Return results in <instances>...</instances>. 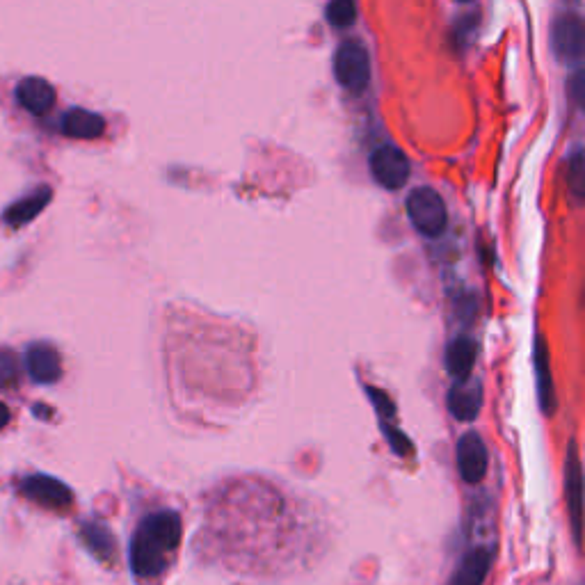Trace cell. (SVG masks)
Masks as SVG:
<instances>
[{
  "label": "cell",
  "mask_w": 585,
  "mask_h": 585,
  "mask_svg": "<svg viewBox=\"0 0 585 585\" xmlns=\"http://www.w3.org/2000/svg\"><path fill=\"white\" fill-rule=\"evenodd\" d=\"M565 494H567V512H570L572 535L576 547H581V526H583V471L576 444L570 446L565 460Z\"/></svg>",
  "instance_id": "ba28073f"
},
{
  "label": "cell",
  "mask_w": 585,
  "mask_h": 585,
  "mask_svg": "<svg viewBox=\"0 0 585 585\" xmlns=\"http://www.w3.org/2000/svg\"><path fill=\"white\" fill-rule=\"evenodd\" d=\"M19 380V359L12 350L0 348V389L14 387Z\"/></svg>",
  "instance_id": "ffe728a7"
},
{
  "label": "cell",
  "mask_w": 585,
  "mask_h": 585,
  "mask_svg": "<svg viewBox=\"0 0 585 585\" xmlns=\"http://www.w3.org/2000/svg\"><path fill=\"white\" fill-rule=\"evenodd\" d=\"M51 197H53L51 188H46V186L37 188L35 192H30V195L21 197L19 202H16V204H12L10 208H7L3 218H5L7 224H10L12 229L26 227L28 222L35 220L37 215L44 211V208L48 206V202H51Z\"/></svg>",
  "instance_id": "2e32d148"
},
{
  "label": "cell",
  "mask_w": 585,
  "mask_h": 585,
  "mask_svg": "<svg viewBox=\"0 0 585 585\" xmlns=\"http://www.w3.org/2000/svg\"><path fill=\"white\" fill-rule=\"evenodd\" d=\"M476 366V343L469 336H458L446 348V368L453 380H464L474 373Z\"/></svg>",
  "instance_id": "e0dca14e"
},
{
  "label": "cell",
  "mask_w": 585,
  "mask_h": 585,
  "mask_svg": "<svg viewBox=\"0 0 585 585\" xmlns=\"http://www.w3.org/2000/svg\"><path fill=\"white\" fill-rule=\"evenodd\" d=\"M7 423H10V407L5 403H0V430H3Z\"/></svg>",
  "instance_id": "7402d4cb"
},
{
  "label": "cell",
  "mask_w": 585,
  "mask_h": 585,
  "mask_svg": "<svg viewBox=\"0 0 585 585\" xmlns=\"http://www.w3.org/2000/svg\"><path fill=\"white\" fill-rule=\"evenodd\" d=\"M371 174L373 179L380 183L382 188L387 190H400L410 181L412 174V163L403 151L394 144H382L371 154Z\"/></svg>",
  "instance_id": "277c9868"
},
{
  "label": "cell",
  "mask_w": 585,
  "mask_h": 585,
  "mask_svg": "<svg viewBox=\"0 0 585 585\" xmlns=\"http://www.w3.org/2000/svg\"><path fill=\"white\" fill-rule=\"evenodd\" d=\"M583 23L576 14H563L551 28V46L560 62L579 64L583 58Z\"/></svg>",
  "instance_id": "8992f818"
},
{
  "label": "cell",
  "mask_w": 585,
  "mask_h": 585,
  "mask_svg": "<svg viewBox=\"0 0 585 585\" xmlns=\"http://www.w3.org/2000/svg\"><path fill=\"white\" fill-rule=\"evenodd\" d=\"M570 186L574 190L576 197L583 195V158H581V151H576L570 160Z\"/></svg>",
  "instance_id": "44dd1931"
},
{
  "label": "cell",
  "mask_w": 585,
  "mask_h": 585,
  "mask_svg": "<svg viewBox=\"0 0 585 585\" xmlns=\"http://www.w3.org/2000/svg\"><path fill=\"white\" fill-rule=\"evenodd\" d=\"M407 218L419 234L439 238L446 231L448 211L442 195L432 188H416L407 197Z\"/></svg>",
  "instance_id": "7a4b0ae2"
},
{
  "label": "cell",
  "mask_w": 585,
  "mask_h": 585,
  "mask_svg": "<svg viewBox=\"0 0 585 585\" xmlns=\"http://www.w3.org/2000/svg\"><path fill=\"white\" fill-rule=\"evenodd\" d=\"M458 3H471V0H458Z\"/></svg>",
  "instance_id": "603a6c76"
},
{
  "label": "cell",
  "mask_w": 585,
  "mask_h": 585,
  "mask_svg": "<svg viewBox=\"0 0 585 585\" xmlns=\"http://www.w3.org/2000/svg\"><path fill=\"white\" fill-rule=\"evenodd\" d=\"M325 19L332 28H350L357 19V3L355 0H330L325 10Z\"/></svg>",
  "instance_id": "d6986e66"
},
{
  "label": "cell",
  "mask_w": 585,
  "mask_h": 585,
  "mask_svg": "<svg viewBox=\"0 0 585 585\" xmlns=\"http://www.w3.org/2000/svg\"><path fill=\"white\" fill-rule=\"evenodd\" d=\"M368 391V398H371V403L375 405V410H378L380 416V428H382V435L387 437L389 446L394 448L396 455H410L412 453V442L403 435V430L396 428V407L391 403V398L384 394V391L375 389V387H366Z\"/></svg>",
  "instance_id": "8fae6325"
},
{
  "label": "cell",
  "mask_w": 585,
  "mask_h": 585,
  "mask_svg": "<svg viewBox=\"0 0 585 585\" xmlns=\"http://www.w3.org/2000/svg\"><path fill=\"white\" fill-rule=\"evenodd\" d=\"M80 538H83L85 547L92 551V554L103 560V563H110L115 558V538L103 524L96 522H87L80 528Z\"/></svg>",
  "instance_id": "ac0fdd59"
},
{
  "label": "cell",
  "mask_w": 585,
  "mask_h": 585,
  "mask_svg": "<svg viewBox=\"0 0 585 585\" xmlns=\"http://www.w3.org/2000/svg\"><path fill=\"white\" fill-rule=\"evenodd\" d=\"M533 368H535V382H538V400L544 414L556 412V387L554 375H551V355L544 336H535L533 346Z\"/></svg>",
  "instance_id": "30bf717a"
},
{
  "label": "cell",
  "mask_w": 585,
  "mask_h": 585,
  "mask_svg": "<svg viewBox=\"0 0 585 585\" xmlns=\"http://www.w3.org/2000/svg\"><path fill=\"white\" fill-rule=\"evenodd\" d=\"M106 131V122L101 115L85 108H71L62 117V133L74 140H96Z\"/></svg>",
  "instance_id": "9a60e30c"
},
{
  "label": "cell",
  "mask_w": 585,
  "mask_h": 585,
  "mask_svg": "<svg viewBox=\"0 0 585 585\" xmlns=\"http://www.w3.org/2000/svg\"><path fill=\"white\" fill-rule=\"evenodd\" d=\"M26 366L32 382L55 384L62 378V362L58 350L48 343H32L26 352Z\"/></svg>",
  "instance_id": "4fadbf2b"
},
{
  "label": "cell",
  "mask_w": 585,
  "mask_h": 585,
  "mask_svg": "<svg viewBox=\"0 0 585 585\" xmlns=\"http://www.w3.org/2000/svg\"><path fill=\"white\" fill-rule=\"evenodd\" d=\"M21 494L30 499L37 506L48 508V510H64L74 503V492L69 490L62 480L53 476H30L21 483Z\"/></svg>",
  "instance_id": "52a82bcc"
},
{
  "label": "cell",
  "mask_w": 585,
  "mask_h": 585,
  "mask_svg": "<svg viewBox=\"0 0 585 585\" xmlns=\"http://www.w3.org/2000/svg\"><path fill=\"white\" fill-rule=\"evenodd\" d=\"M183 535V522L179 512L160 510L144 517L135 528L128 560L138 579H158L167 570L174 551L179 549Z\"/></svg>",
  "instance_id": "6da1fadb"
},
{
  "label": "cell",
  "mask_w": 585,
  "mask_h": 585,
  "mask_svg": "<svg viewBox=\"0 0 585 585\" xmlns=\"http://www.w3.org/2000/svg\"><path fill=\"white\" fill-rule=\"evenodd\" d=\"M334 76L343 90L362 94L371 80V58L362 42L346 39L334 53Z\"/></svg>",
  "instance_id": "3957f363"
},
{
  "label": "cell",
  "mask_w": 585,
  "mask_h": 585,
  "mask_svg": "<svg viewBox=\"0 0 585 585\" xmlns=\"http://www.w3.org/2000/svg\"><path fill=\"white\" fill-rule=\"evenodd\" d=\"M483 407V384L474 373L464 380H455V384L448 391V410L458 421H474Z\"/></svg>",
  "instance_id": "9c48e42d"
},
{
  "label": "cell",
  "mask_w": 585,
  "mask_h": 585,
  "mask_svg": "<svg viewBox=\"0 0 585 585\" xmlns=\"http://www.w3.org/2000/svg\"><path fill=\"white\" fill-rule=\"evenodd\" d=\"M16 101L21 103L23 110H28L30 115L42 117L46 112H51L55 101H58V94H55L53 85L44 78L30 76L23 78L19 85H16Z\"/></svg>",
  "instance_id": "7c38bea8"
},
{
  "label": "cell",
  "mask_w": 585,
  "mask_h": 585,
  "mask_svg": "<svg viewBox=\"0 0 585 585\" xmlns=\"http://www.w3.org/2000/svg\"><path fill=\"white\" fill-rule=\"evenodd\" d=\"M492 570V551L487 547H476L467 551L455 567L453 579L448 585H485L487 574Z\"/></svg>",
  "instance_id": "5bb4252c"
},
{
  "label": "cell",
  "mask_w": 585,
  "mask_h": 585,
  "mask_svg": "<svg viewBox=\"0 0 585 585\" xmlns=\"http://www.w3.org/2000/svg\"><path fill=\"white\" fill-rule=\"evenodd\" d=\"M455 460H458V471L464 483H469V485L483 483V478L487 476V464H490V458H487L485 442L478 432H464V435L458 439Z\"/></svg>",
  "instance_id": "5b68a950"
}]
</instances>
